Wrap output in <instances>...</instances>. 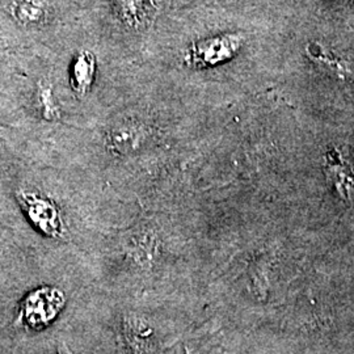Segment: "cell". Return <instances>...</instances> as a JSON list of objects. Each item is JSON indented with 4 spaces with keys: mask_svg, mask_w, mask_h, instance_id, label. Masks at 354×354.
Returning a JSON list of instances; mask_svg holds the SVG:
<instances>
[{
    "mask_svg": "<svg viewBox=\"0 0 354 354\" xmlns=\"http://www.w3.org/2000/svg\"><path fill=\"white\" fill-rule=\"evenodd\" d=\"M112 8L118 21L127 29L140 28L149 10H155L152 0H112Z\"/></svg>",
    "mask_w": 354,
    "mask_h": 354,
    "instance_id": "cell-7",
    "label": "cell"
},
{
    "mask_svg": "<svg viewBox=\"0 0 354 354\" xmlns=\"http://www.w3.org/2000/svg\"><path fill=\"white\" fill-rule=\"evenodd\" d=\"M96 57L88 50L77 51L70 68V86L76 97L88 95L96 77Z\"/></svg>",
    "mask_w": 354,
    "mask_h": 354,
    "instance_id": "cell-6",
    "label": "cell"
},
{
    "mask_svg": "<svg viewBox=\"0 0 354 354\" xmlns=\"http://www.w3.org/2000/svg\"><path fill=\"white\" fill-rule=\"evenodd\" d=\"M307 53L310 59L317 64V67H320L330 75L336 76L339 79H345L348 75H351V70L348 68L346 64L340 61L337 57L332 55V53L326 50L323 46L311 45L308 46Z\"/></svg>",
    "mask_w": 354,
    "mask_h": 354,
    "instance_id": "cell-10",
    "label": "cell"
},
{
    "mask_svg": "<svg viewBox=\"0 0 354 354\" xmlns=\"http://www.w3.org/2000/svg\"><path fill=\"white\" fill-rule=\"evenodd\" d=\"M35 105L39 115L49 122L61 118V106L54 95V89L49 83L39 82L35 92Z\"/></svg>",
    "mask_w": 354,
    "mask_h": 354,
    "instance_id": "cell-9",
    "label": "cell"
},
{
    "mask_svg": "<svg viewBox=\"0 0 354 354\" xmlns=\"http://www.w3.org/2000/svg\"><path fill=\"white\" fill-rule=\"evenodd\" d=\"M64 292L54 288H41L32 291L24 301L21 317L26 327L41 329L49 326L64 308Z\"/></svg>",
    "mask_w": 354,
    "mask_h": 354,
    "instance_id": "cell-3",
    "label": "cell"
},
{
    "mask_svg": "<svg viewBox=\"0 0 354 354\" xmlns=\"http://www.w3.org/2000/svg\"><path fill=\"white\" fill-rule=\"evenodd\" d=\"M17 200L29 221L45 235L59 238L64 232L62 216L55 203L37 192L19 190Z\"/></svg>",
    "mask_w": 354,
    "mask_h": 354,
    "instance_id": "cell-2",
    "label": "cell"
},
{
    "mask_svg": "<svg viewBox=\"0 0 354 354\" xmlns=\"http://www.w3.org/2000/svg\"><path fill=\"white\" fill-rule=\"evenodd\" d=\"M342 152L332 150L326 153V175L333 190L340 196V198L348 201L354 193V176L352 168Z\"/></svg>",
    "mask_w": 354,
    "mask_h": 354,
    "instance_id": "cell-5",
    "label": "cell"
},
{
    "mask_svg": "<svg viewBox=\"0 0 354 354\" xmlns=\"http://www.w3.org/2000/svg\"><path fill=\"white\" fill-rule=\"evenodd\" d=\"M149 137V130L137 121H125L112 127L106 134V147L114 155L138 151Z\"/></svg>",
    "mask_w": 354,
    "mask_h": 354,
    "instance_id": "cell-4",
    "label": "cell"
},
{
    "mask_svg": "<svg viewBox=\"0 0 354 354\" xmlns=\"http://www.w3.org/2000/svg\"><path fill=\"white\" fill-rule=\"evenodd\" d=\"M58 354H74L71 351H68L66 346H61V349H59V353Z\"/></svg>",
    "mask_w": 354,
    "mask_h": 354,
    "instance_id": "cell-11",
    "label": "cell"
},
{
    "mask_svg": "<svg viewBox=\"0 0 354 354\" xmlns=\"http://www.w3.org/2000/svg\"><path fill=\"white\" fill-rule=\"evenodd\" d=\"M13 17L26 26H37L45 23L48 8L41 0H16L12 6Z\"/></svg>",
    "mask_w": 354,
    "mask_h": 354,
    "instance_id": "cell-8",
    "label": "cell"
},
{
    "mask_svg": "<svg viewBox=\"0 0 354 354\" xmlns=\"http://www.w3.org/2000/svg\"><path fill=\"white\" fill-rule=\"evenodd\" d=\"M243 38L238 35H221L205 38L190 46L185 53V64L203 68L227 62L241 50Z\"/></svg>",
    "mask_w": 354,
    "mask_h": 354,
    "instance_id": "cell-1",
    "label": "cell"
}]
</instances>
